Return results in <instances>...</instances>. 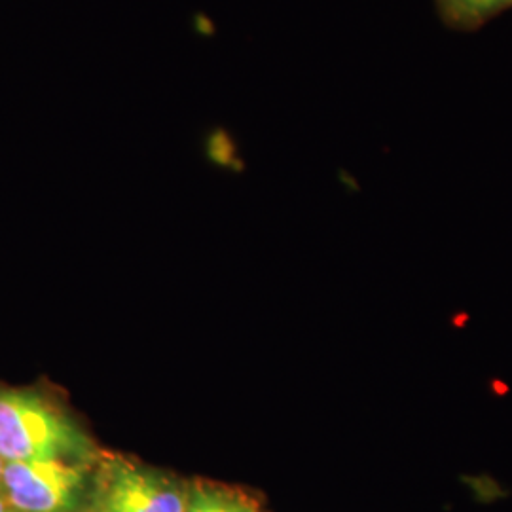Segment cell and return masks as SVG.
I'll use <instances>...</instances> for the list:
<instances>
[{
	"label": "cell",
	"instance_id": "3",
	"mask_svg": "<svg viewBox=\"0 0 512 512\" xmlns=\"http://www.w3.org/2000/svg\"><path fill=\"white\" fill-rule=\"evenodd\" d=\"M0 492L18 512H73L84 492L82 465L71 461H10Z\"/></svg>",
	"mask_w": 512,
	"mask_h": 512
},
{
	"label": "cell",
	"instance_id": "7",
	"mask_svg": "<svg viewBox=\"0 0 512 512\" xmlns=\"http://www.w3.org/2000/svg\"><path fill=\"white\" fill-rule=\"evenodd\" d=\"M2 469H4V461L0 458V486H2Z\"/></svg>",
	"mask_w": 512,
	"mask_h": 512
},
{
	"label": "cell",
	"instance_id": "6",
	"mask_svg": "<svg viewBox=\"0 0 512 512\" xmlns=\"http://www.w3.org/2000/svg\"><path fill=\"white\" fill-rule=\"evenodd\" d=\"M0 512H18L10 503H8V499L4 497V494L0 492Z\"/></svg>",
	"mask_w": 512,
	"mask_h": 512
},
{
	"label": "cell",
	"instance_id": "1",
	"mask_svg": "<svg viewBox=\"0 0 512 512\" xmlns=\"http://www.w3.org/2000/svg\"><path fill=\"white\" fill-rule=\"evenodd\" d=\"M92 440L69 416L33 391L0 385V458L10 461H71L92 456Z\"/></svg>",
	"mask_w": 512,
	"mask_h": 512
},
{
	"label": "cell",
	"instance_id": "4",
	"mask_svg": "<svg viewBox=\"0 0 512 512\" xmlns=\"http://www.w3.org/2000/svg\"><path fill=\"white\" fill-rule=\"evenodd\" d=\"M184 512H253L236 495L213 488H194L188 492Z\"/></svg>",
	"mask_w": 512,
	"mask_h": 512
},
{
	"label": "cell",
	"instance_id": "5",
	"mask_svg": "<svg viewBox=\"0 0 512 512\" xmlns=\"http://www.w3.org/2000/svg\"><path fill=\"white\" fill-rule=\"evenodd\" d=\"M454 14L463 18H484L512 6V0H446Z\"/></svg>",
	"mask_w": 512,
	"mask_h": 512
},
{
	"label": "cell",
	"instance_id": "2",
	"mask_svg": "<svg viewBox=\"0 0 512 512\" xmlns=\"http://www.w3.org/2000/svg\"><path fill=\"white\" fill-rule=\"evenodd\" d=\"M186 497L171 476L112 459L97 476L92 512H184Z\"/></svg>",
	"mask_w": 512,
	"mask_h": 512
}]
</instances>
